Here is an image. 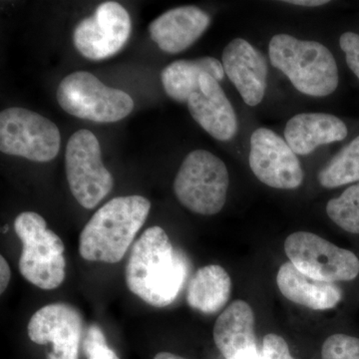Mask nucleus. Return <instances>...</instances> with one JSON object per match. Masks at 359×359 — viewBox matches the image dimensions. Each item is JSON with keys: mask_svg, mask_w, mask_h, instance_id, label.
Instances as JSON below:
<instances>
[{"mask_svg": "<svg viewBox=\"0 0 359 359\" xmlns=\"http://www.w3.org/2000/svg\"><path fill=\"white\" fill-rule=\"evenodd\" d=\"M83 325V318L77 309L56 302L33 314L27 325L28 337L40 346L51 344L46 359H79Z\"/></svg>", "mask_w": 359, "mask_h": 359, "instance_id": "12", "label": "nucleus"}, {"mask_svg": "<svg viewBox=\"0 0 359 359\" xmlns=\"http://www.w3.org/2000/svg\"><path fill=\"white\" fill-rule=\"evenodd\" d=\"M330 1L325 0H294V1H285V4H292V6L316 7L325 6Z\"/></svg>", "mask_w": 359, "mask_h": 359, "instance_id": "28", "label": "nucleus"}, {"mask_svg": "<svg viewBox=\"0 0 359 359\" xmlns=\"http://www.w3.org/2000/svg\"><path fill=\"white\" fill-rule=\"evenodd\" d=\"M185 264L161 226L147 229L135 242L125 269L130 292L154 308H166L178 297Z\"/></svg>", "mask_w": 359, "mask_h": 359, "instance_id": "1", "label": "nucleus"}, {"mask_svg": "<svg viewBox=\"0 0 359 359\" xmlns=\"http://www.w3.org/2000/svg\"><path fill=\"white\" fill-rule=\"evenodd\" d=\"M249 162L255 176L271 188L294 190L304 181V170L297 154L273 130H255L250 136Z\"/></svg>", "mask_w": 359, "mask_h": 359, "instance_id": "10", "label": "nucleus"}, {"mask_svg": "<svg viewBox=\"0 0 359 359\" xmlns=\"http://www.w3.org/2000/svg\"><path fill=\"white\" fill-rule=\"evenodd\" d=\"M0 294H2L6 292L11 280V266L4 256L0 257Z\"/></svg>", "mask_w": 359, "mask_h": 359, "instance_id": "27", "label": "nucleus"}, {"mask_svg": "<svg viewBox=\"0 0 359 359\" xmlns=\"http://www.w3.org/2000/svg\"><path fill=\"white\" fill-rule=\"evenodd\" d=\"M340 48L346 53L347 65L359 79V35L346 32L340 36Z\"/></svg>", "mask_w": 359, "mask_h": 359, "instance_id": "26", "label": "nucleus"}, {"mask_svg": "<svg viewBox=\"0 0 359 359\" xmlns=\"http://www.w3.org/2000/svg\"><path fill=\"white\" fill-rule=\"evenodd\" d=\"M187 104L193 119L217 140L229 141L237 134L238 119L233 105L211 75L200 77V89Z\"/></svg>", "mask_w": 359, "mask_h": 359, "instance_id": "14", "label": "nucleus"}, {"mask_svg": "<svg viewBox=\"0 0 359 359\" xmlns=\"http://www.w3.org/2000/svg\"><path fill=\"white\" fill-rule=\"evenodd\" d=\"M65 169L71 193L85 209H93L112 191L114 179L103 165L98 139L89 130L70 137Z\"/></svg>", "mask_w": 359, "mask_h": 359, "instance_id": "7", "label": "nucleus"}, {"mask_svg": "<svg viewBox=\"0 0 359 359\" xmlns=\"http://www.w3.org/2000/svg\"><path fill=\"white\" fill-rule=\"evenodd\" d=\"M321 359H359V339L344 334L330 335L323 342Z\"/></svg>", "mask_w": 359, "mask_h": 359, "instance_id": "23", "label": "nucleus"}, {"mask_svg": "<svg viewBox=\"0 0 359 359\" xmlns=\"http://www.w3.org/2000/svg\"><path fill=\"white\" fill-rule=\"evenodd\" d=\"M14 230L22 243L18 269L23 278L42 290L60 287L66 276L62 240L47 229L45 219L34 212L18 215Z\"/></svg>", "mask_w": 359, "mask_h": 359, "instance_id": "4", "label": "nucleus"}, {"mask_svg": "<svg viewBox=\"0 0 359 359\" xmlns=\"http://www.w3.org/2000/svg\"><path fill=\"white\" fill-rule=\"evenodd\" d=\"M204 74L222 81L224 70L221 61L209 56L194 60H177L163 69L161 80L170 98L176 102L188 103L190 96L200 89V77Z\"/></svg>", "mask_w": 359, "mask_h": 359, "instance_id": "19", "label": "nucleus"}, {"mask_svg": "<svg viewBox=\"0 0 359 359\" xmlns=\"http://www.w3.org/2000/svg\"><path fill=\"white\" fill-rule=\"evenodd\" d=\"M222 65L224 74L247 105H259L266 94L268 62L261 51L243 39H235L224 47Z\"/></svg>", "mask_w": 359, "mask_h": 359, "instance_id": "13", "label": "nucleus"}, {"mask_svg": "<svg viewBox=\"0 0 359 359\" xmlns=\"http://www.w3.org/2000/svg\"><path fill=\"white\" fill-rule=\"evenodd\" d=\"M230 178L226 164L209 151L188 154L174 181V192L184 207L195 214L212 216L226 201Z\"/></svg>", "mask_w": 359, "mask_h": 359, "instance_id": "5", "label": "nucleus"}, {"mask_svg": "<svg viewBox=\"0 0 359 359\" xmlns=\"http://www.w3.org/2000/svg\"><path fill=\"white\" fill-rule=\"evenodd\" d=\"M59 129L47 118L25 109L11 107L0 113V150L34 162H49L58 155Z\"/></svg>", "mask_w": 359, "mask_h": 359, "instance_id": "8", "label": "nucleus"}, {"mask_svg": "<svg viewBox=\"0 0 359 359\" xmlns=\"http://www.w3.org/2000/svg\"><path fill=\"white\" fill-rule=\"evenodd\" d=\"M131 34V18L115 1L100 4L90 18L78 23L73 34L78 51L90 60H103L119 52Z\"/></svg>", "mask_w": 359, "mask_h": 359, "instance_id": "11", "label": "nucleus"}, {"mask_svg": "<svg viewBox=\"0 0 359 359\" xmlns=\"http://www.w3.org/2000/svg\"><path fill=\"white\" fill-rule=\"evenodd\" d=\"M327 214L342 230L359 235V183L330 200L327 205Z\"/></svg>", "mask_w": 359, "mask_h": 359, "instance_id": "22", "label": "nucleus"}, {"mask_svg": "<svg viewBox=\"0 0 359 359\" xmlns=\"http://www.w3.org/2000/svg\"><path fill=\"white\" fill-rule=\"evenodd\" d=\"M262 358L294 359L290 354L287 341L280 335L275 334H269L264 337Z\"/></svg>", "mask_w": 359, "mask_h": 359, "instance_id": "25", "label": "nucleus"}, {"mask_svg": "<svg viewBox=\"0 0 359 359\" xmlns=\"http://www.w3.org/2000/svg\"><path fill=\"white\" fill-rule=\"evenodd\" d=\"M150 209V201L142 196L118 197L106 203L80 233L81 257L89 262L119 263L145 224Z\"/></svg>", "mask_w": 359, "mask_h": 359, "instance_id": "2", "label": "nucleus"}, {"mask_svg": "<svg viewBox=\"0 0 359 359\" xmlns=\"http://www.w3.org/2000/svg\"><path fill=\"white\" fill-rule=\"evenodd\" d=\"M318 178L320 185L327 189L359 181V136L330 161Z\"/></svg>", "mask_w": 359, "mask_h": 359, "instance_id": "21", "label": "nucleus"}, {"mask_svg": "<svg viewBox=\"0 0 359 359\" xmlns=\"http://www.w3.org/2000/svg\"><path fill=\"white\" fill-rule=\"evenodd\" d=\"M56 95L59 105L68 114L97 123L120 121L134 108L129 94L106 86L86 71H76L63 78Z\"/></svg>", "mask_w": 359, "mask_h": 359, "instance_id": "6", "label": "nucleus"}, {"mask_svg": "<svg viewBox=\"0 0 359 359\" xmlns=\"http://www.w3.org/2000/svg\"><path fill=\"white\" fill-rule=\"evenodd\" d=\"M210 25L209 14L199 7L180 6L153 20L149 25V32L161 50L178 54L195 43Z\"/></svg>", "mask_w": 359, "mask_h": 359, "instance_id": "16", "label": "nucleus"}, {"mask_svg": "<svg viewBox=\"0 0 359 359\" xmlns=\"http://www.w3.org/2000/svg\"><path fill=\"white\" fill-rule=\"evenodd\" d=\"M348 130L337 116L327 113H302L290 118L285 128V140L295 154L306 156L318 146L346 138Z\"/></svg>", "mask_w": 359, "mask_h": 359, "instance_id": "17", "label": "nucleus"}, {"mask_svg": "<svg viewBox=\"0 0 359 359\" xmlns=\"http://www.w3.org/2000/svg\"><path fill=\"white\" fill-rule=\"evenodd\" d=\"M276 283L285 299L313 311L334 309L342 297L341 290L335 283L311 278L290 262L283 264L278 269Z\"/></svg>", "mask_w": 359, "mask_h": 359, "instance_id": "18", "label": "nucleus"}, {"mask_svg": "<svg viewBox=\"0 0 359 359\" xmlns=\"http://www.w3.org/2000/svg\"><path fill=\"white\" fill-rule=\"evenodd\" d=\"M212 335L226 359H263L257 351L254 311L242 299L231 302L219 314Z\"/></svg>", "mask_w": 359, "mask_h": 359, "instance_id": "15", "label": "nucleus"}, {"mask_svg": "<svg viewBox=\"0 0 359 359\" xmlns=\"http://www.w3.org/2000/svg\"><path fill=\"white\" fill-rule=\"evenodd\" d=\"M154 359H186L182 356L177 355V354L171 353H159L156 354Z\"/></svg>", "mask_w": 359, "mask_h": 359, "instance_id": "29", "label": "nucleus"}, {"mask_svg": "<svg viewBox=\"0 0 359 359\" xmlns=\"http://www.w3.org/2000/svg\"><path fill=\"white\" fill-rule=\"evenodd\" d=\"M290 263L302 273L323 282H351L359 275V259L309 231H295L285 242Z\"/></svg>", "mask_w": 359, "mask_h": 359, "instance_id": "9", "label": "nucleus"}, {"mask_svg": "<svg viewBox=\"0 0 359 359\" xmlns=\"http://www.w3.org/2000/svg\"><path fill=\"white\" fill-rule=\"evenodd\" d=\"M271 65L289 78L302 94L325 97L339 86V68L332 52L316 41L276 34L269 44Z\"/></svg>", "mask_w": 359, "mask_h": 359, "instance_id": "3", "label": "nucleus"}, {"mask_svg": "<svg viewBox=\"0 0 359 359\" xmlns=\"http://www.w3.org/2000/svg\"><path fill=\"white\" fill-rule=\"evenodd\" d=\"M231 280L226 269L217 264L203 266L189 283L187 302L195 311L216 313L230 299Z\"/></svg>", "mask_w": 359, "mask_h": 359, "instance_id": "20", "label": "nucleus"}, {"mask_svg": "<svg viewBox=\"0 0 359 359\" xmlns=\"http://www.w3.org/2000/svg\"><path fill=\"white\" fill-rule=\"evenodd\" d=\"M83 353L87 359H120L108 346L104 332L98 325H90L83 337Z\"/></svg>", "mask_w": 359, "mask_h": 359, "instance_id": "24", "label": "nucleus"}]
</instances>
